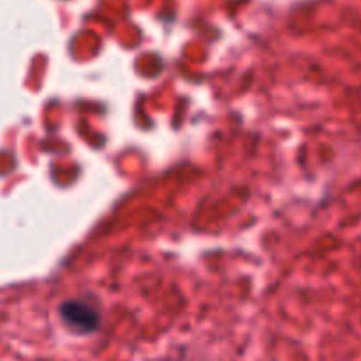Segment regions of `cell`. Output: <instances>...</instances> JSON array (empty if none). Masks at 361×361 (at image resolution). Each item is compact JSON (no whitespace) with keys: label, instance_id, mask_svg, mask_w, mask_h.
I'll list each match as a JSON object with an SVG mask.
<instances>
[{"label":"cell","instance_id":"obj_1","mask_svg":"<svg viewBox=\"0 0 361 361\" xmlns=\"http://www.w3.org/2000/svg\"><path fill=\"white\" fill-rule=\"evenodd\" d=\"M63 323L78 334H90L99 326V314L90 305L81 302H67L60 307Z\"/></svg>","mask_w":361,"mask_h":361}]
</instances>
